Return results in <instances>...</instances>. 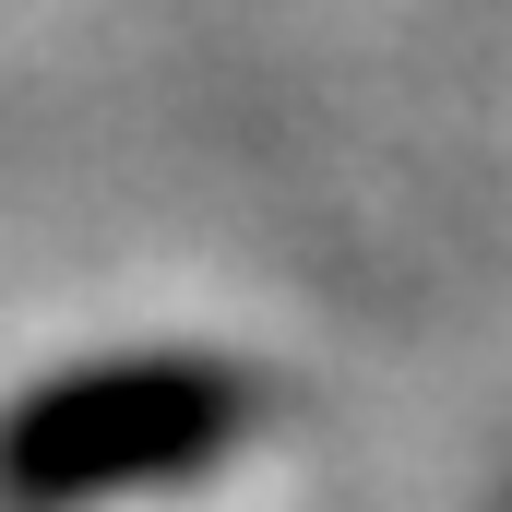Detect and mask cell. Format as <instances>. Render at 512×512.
<instances>
[{
    "label": "cell",
    "instance_id": "1",
    "mask_svg": "<svg viewBox=\"0 0 512 512\" xmlns=\"http://www.w3.org/2000/svg\"><path fill=\"white\" fill-rule=\"evenodd\" d=\"M262 405L227 370H108V382H60L0 429V501L60 512V501H108L143 477L215 465Z\"/></svg>",
    "mask_w": 512,
    "mask_h": 512
}]
</instances>
